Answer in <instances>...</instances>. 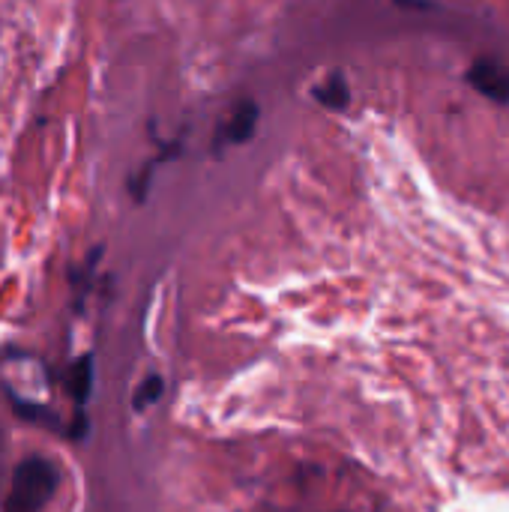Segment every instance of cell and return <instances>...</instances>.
I'll list each match as a JSON object with an SVG mask.
<instances>
[{"label": "cell", "mask_w": 509, "mask_h": 512, "mask_svg": "<svg viewBox=\"0 0 509 512\" xmlns=\"http://www.w3.org/2000/svg\"><path fill=\"white\" fill-rule=\"evenodd\" d=\"M60 471L45 456H27L15 465L12 492L6 501V512H39L57 492Z\"/></svg>", "instance_id": "cell-1"}, {"label": "cell", "mask_w": 509, "mask_h": 512, "mask_svg": "<svg viewBox=\"0 0 509 512\" xmlns=\"http://www.w3.org/2000/svg\"><path fill=\"white\" fill-rule=\"evenodd\" d=\"M468 84L495 102H509V66L492 63V60H477L468 69Z\"/></svg>", "instance_id": "cell-2"}, {"label": "cell", "mask_w": 509, "mask_h": 512, "mask_svg": "<svg viewBox=\"0 0 509 512\" xmlns=\"http://www.w3.org/2000/svg\"><path fill=\"white\" fill-rule=\"evenodd\" d=\"M63 384H66V393L75 399L78 414H84V402L90 399V390H93V354L78 357V360L72 363V369L66 372Z\"/></svg>", "instance_id": "cell-3"}, {"label": "cell", "mask_w": 509, "mask_h": 512, "mask_svg": "<svg viewBox=\"0 0 509 512\" xmlns=\"http://www.w3.org/2000/svg\"><path fill=\"white\" fill-rule=\"evenodd\" d=\"M258 114H261V111H258V105H255L252 99L240 102V105L231 111V117H228V123H225V129H222L225 141H231V144L249 141L252 132H255V126H258Z\"/></svg>", "instance_id": "cell-4"}, {"label": "cell", "mask_w": 509, "mask_h": 512, "mask_svg": "<svg viewBox=\"0 0 509 512\" xmlns=\"http://www.w3.org/2000/svg\"><path fill=\"white\" fill-rule=\"evenodd\" d=\"M312 96L327 108V111H345L348 102H351V87H348V78L342 72H333L327 81L315 84L312 87Z\"/></svg>", "instance_id": "cell-5"}, {"label": "cell", "mask_w": 509, "mask_h": 512, "mask_svg": "<svg viewBox=\"0 0 509 512\" xmlns=\"http://www.w3.org/2000/svg\"><path fill=\"white\" fill-rule=\"evenodd\" d=\"M162 390H165V381H162L159 375H147V378L138 384V390H135L132 408H135V411H147L150 405H156V402H159Z\"/></svg>", "instance_id": "cell-6"}]
</instances>
